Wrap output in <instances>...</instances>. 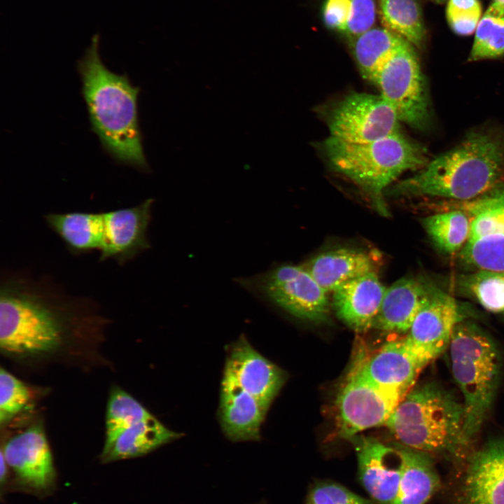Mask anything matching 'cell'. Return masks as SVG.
Masks as SVG:
<instances>
[{
	"label": "cell",
	"mask_w": 504,
	"mask_h": 504,
	"mask_svg": "<svg viewBox=\"0 0 504 504\" xmlns=\"http://www.w3.org/2000/svg\"><path fill=\"white\" fill-rule=\"evenodd\" d=\"M99 41L98 34L94 35L78 62L92 130L116 161L146 169L137 115L139 88L126 75L106 68L99 56Z\"/></svg>",
	"instance_id": "cell-1"
},
{
	"label": "cell",
	"mask_w": 504,
	"mask_h": 504,
	"mask_svg": "<svg viewBox=\"0 0 504 504\" xmlns=\"http://www.w3.org/2000/svg\"><path fill=\"white\" fill-rule=\"evenodd\" d=\"M72 296L43 280L6 276L0 287V346L13 354H39L60 344Z\"/></svg>",
	"instance_id": "cell-2"
},
{
	"label": "cell",
	"mask_w": 504,
	"mask_h": 504,
	"mask_svg": "<svg viewBox=\"0 0 504 504\" xmlns=\"http://www.w3.org/2000/svg\"><path fill=\"white\" fill-rule=\"evenodd\" d=\"M503 174L504 138L487 132H475L400 183L394 191L465 202L500 184Z\"/></svg>",
	"instance_id": "cell-3"
},
{
	"label": "cell",
	"mask_w": 504,
	"mask_h": 504,
	"mask_svg": "<svg viewBox=\"0 0 504 504\" xmlns=\"http://www.w3.org/2000/svg\"><path fill=\"white\" fill-rule=\"evenodd\" d=\"M386 426L400 445L430 456L463 459L469 444L463 432V403L435 383L414 386Z\"/></svg>",
	"instance_id": "cell-4"
},
{
	"label": "cell",
	"mask_w": 504,
	"mask_h": 504,
	"mask_svg": "<svg viewBox=\"0 0 504 504\" xmlns=\"http://www.w3.org/2000/svg\"><path fill=\"white\" fill-rule=\"evenodd\" d=\"M323 147L330 167L368 192L384 216L388 214L383 200L386 188L404 172L428 163L425 149L401 131L363 144L330 136Z\"/></svg>",
	"instance_id": "cell-5"
},
{
	"label": "cell",
	"mask_w": 504,
	"mask_h": 504,
	"mask_svg": "<svg viewBox=\"0 0 504 504\" xmlns=\"http://www.w3.org/2000/svg\"><path fill=\"white\" fill-rule=\"evenodd\" d=\"M448 349L452 374L463 398V432L470 443L495 398L500 374V353L486 332L463 320L456 326Z\"/></svg>",
	"instance_id": "cell-6"
},
{
	"label": "cell",
	"mask_w": 504,
	"mask_h": 504,
	"mask_svg": "<svg viewBox=\"0 0 504 504\" xmlns=\"http://www.w3.org/2000/svg\"><path fill=\"white\" fill-rule=\"evenodd\" d=\"M237 281L298 318L315 323L329 320L328 293L303 265H282Z\"/></svg>",
	"instance_id": "cell-7"
},
{
	"label": "cell",
	"mask_w": 504,
	"mask_h": 504,
	"mask_svg": "<svg viewBox=\"0 0 504 504\" xmlns=\"http://www.w3.org/2000/svg\"><path fill=\"white\" fill-rule=\"evenodd\" d=\"M453 207L464 211L470 220L468 239L458 253L470 271L504 270V185Z\"/></svg>",
	"instance_id": "cell-8"
},
{
	"label": "cell",
	"mask_w": 504,
	"mask_h": 504,
	"mask_svg": "<svg viewBox=\"0 0 504 504\" xmlns=\"http://www.w3.org/2000/svg\"><path fill=\"white\" fill-rule=\"evenodd\" d=\"M400 122L419 130L430 122L425 79L413 45L407 42L386 64L374 83Z\"/></svg>",
	"instance_id": "cell-9"
},
{
	"label": "cell",
	"mask_w": 504,
	"mask_h": 504,
	"mask_svg": "<svg viewBox=\"0 0 504 504\" xmlns=\"http://www.w3.org/2000/svg\"><path fill=\"white\" fill-rule=\"evenodd\" d=\"M400 120L391 104L379 94L352 92L332 109L328 125L331 137L363 144L400 132Z\"/></svg>",
	"instance_id": "cell-10"
},
{
	"label": "cell",
	"mask_w": 504,
	"mask_h": 504,
	"mask_svg": "<svg viewBox=\"0 0 504 504\" xmlns=\"http://www.w3.org/2000/svg\"><path fill=\"white\" fill-rule=\"evenodd\" d=\"M403 398L369 382L353 363L335 402L339 437L352 439L363 430L386 425Z\"/></svg>",
	"instance_id": "cell-11"
},
{
	"label": "cell",
	"mask_w": 504,
	"mask_h": 504,
	"mask_svg": "<svg viewBox=\"0 0 504 504\" xmlns=\"http://www.w3.org/2000/svg\"><path fill=\"white\" fill-rule=\"evenodd\" d=\"M0 453L13 472L12 484L17 489L38 496H45L53 491L56 471L40 425H34L13 436Z\"/></svg>",
	"instance_id": "cell-12"
},
{
	"label": "cell",
	"mask_w": 504,
	"mask_h": 504,
	"mask_svg": "<svg viewBox=\"0 0 504 504\" xmlns=\"http://www.w3.org/2000/svg\"><path fill=\"white\" fill-rule=\"evenodd\" d=\"M450 504H504V438L486 443L466 458Z\"/></svg>",
	"instance_id": "cell-13"
},
{
	"label": "cell",
	"mask_w": 504,
	"mask_h": 504,
	"mask_svg": "<svg viewBox=\"0 0 504 504\" xmlns=\"http://www.w3.org/2000/svg\"><path fill=\"white\" fill-rule=\"evenodd\" d=\"M354 363L369 382L402 397L428 365L404 337L385 343L371 355H358Z\"/></svg>",
	"instance_id": "cell-14"
},
{
	"label": "cell",
	"mask_w": 504,
	"mask_h": 504,
	"mask_svg": "<svg viewBox=\"0 0 504 504\" xmlns=\"http://www.w3.org/2000/svg\"><path fill=\"white\" fill-rule=\"evenodd\" d=\"M463 320L458 302L435 286L404 337L429 364L449 348L454 330Z\"/></svg>",
	"instance_id": "cell-15"
},
{
	"label": "cell",
	"mask_w": 504,
	"mask_h": 504,
	"mask_svg": "<svg viewBox=\"0 0 504 504\" xmlns=\"http://www.w3.org/2000/svg\"><path fill=\"white\" fill-rule=\"evenodd\" d=\"M153 200L116 209L104 214V241L100 260L113 259L124 264L150 248L147 230L151 218Z\"/></svg>",
	"instance_id": "cell-16"
},
{
	"label": "cell",
	"mask_w": 504,
	"mask_h": 504,
	"mask_svg": "<svg viewBox=\"0 0 504 504\" xmlns=\"http://www.w3.org/2000/svg\"><path fill=\"white\" fill-rule=\"evenodd\" d=\"M225 367L267 414L285 383V372L258 352L243 336L231 346Z\"/></svg>",
	"instance_id": "cell-17"
},
{
	"label": "cell",
	"mask_w": 504,
	"mask_h": 504,
	"mask_svg": "<svg viewBox=\"0 0 504 504\" xmlns=\"http://www.w3.org/2000/svg\"><path fill=\"white\" fill-rule=\"evenodd\" d=\"M360 481L379 504H393L398 493L402 460L398 447L374 438L355 440Z\"/></svg>",
	"instance_id": "cell-18"
},
{
	"label": "cell",
	"mask_w": 504,
	"mask_h": 504,
	"mask_svg": "<svg viewBox=\"0 0 504 504\" xmlns=\"http://www.w3.org/2000/svg\"><path fill=\"white\" fill-rule=\"evenodd\" d=\"M266 413L258 400L246 392L225 367L221 382L219 419L225 436L232 441L260 439Z\"/></svg>",
	"instance_id": "cell-19"
},
{
	"label": "cell",
	"mask_w": 504,
	"mask_h": 504,
	"mask_svg": "<svg viewBox=\"0 0 504 504\" xmlns=\"http://www.w3.org/2000/svg\"><path fill=\"white\" fill-rule=\"evenodd\" d=\"M435 286L424 279L412 276L395 281L386 288L372 328L405 335Z\"/></svg>",
	"instance_id": "cell-20"
},
{
	"label": "cell",
	"mask_w": 504,
	"mask_h": 504,
	"mask_svg": "<svg viewBox=\"0 0 504 504\" xmlns=\"http://www.w3.org/2000/svg\"><path fill=\"white\" fill-rule=\"evenodd\" d=\"M386 288L377 272H370L335 290L332 307L346 326L355 331L363 332L372 328Z\"/></svg>",
	"instance_id": "cell-21"
},
{
	"label": "cell",
	"mask_w": 504,
	"mask_h": 504,
	"mask_svg": "<svg viewBox=\"0 0 504 504\" xmlns=\"http://www.w3.org/2000/svg\"><path fill=\"white\" fill-rule=\"evenodd\" d=\"M303 267L327 292H333L345 283L377 272V262L369 253L340 248L318 254Z\"/></svg>",
	"instance_id": "cell-22"
},
{
	"label": "cell",
	"mask_w": 504,
	"mask_h": 504,
	"mask_svg": "<svg viewBox=\"0 0 504 504\" xmlns=\"http://www.w3.org/2000/svg\"><path fill=\"white\" fill-rule=\"evenodd\" d=\"M398 447L402 467L398 493L393 504H425L440 487L431 456L402 445Z\"/></svg>",
	"instance_id": "cell-23"
},
{
	"label": "cell",
	"mask_w": 504,
	"mask_h": 504,
	"mask_svg": "<svg viewBox=\"0 0 504 504\" xmlns=\"http://www.w3.org/2000/svg\"><path fill=\"white\" fill-rule=\"evenodd\" d=\"M181 434L167 428L153 415L125 430L108 446L103 448L102 463L145 455L172 442Z\"/></svg>",
	"instance_id": "cell-24"
},
{
	"label": "cell",
	"mask_w": 504,
	"mask_h": 504,
	"mask_svg": "<svg viewBox=\"0 0 504 504\" xmlns=\"http://www.w3.org/2000/svg\"><path fill=\"white\" fill-rule=\"evenodd\" d=\"M45 220L71 253L101 250L104 241L103 212L48 214Z\"/></svg>",
	"instance_id": "cell-25"
},
{
	"label": "cell",
	"mask_w": 504,
	"mask_h": 504,
	"mask_svg": "<svg viewBox=\"0 0 504 504\" xmlns=\"http://www.w3.org/2000/svg\"><path fill=\"white\" fill-rule=\"evenodd\" d=\"M354 57L363 77L374 83L386 64L407 42L386 27H374L350 39Z\"/></svg>",
	"instance_id": "cell-26"
},
{
	"label": "cell",
	"mask_w": 504,
	"mask_h": 504,
	"mask_svg": "<svg viewBox=\"0 0 504 504\" xmlns=\"http://www.w3.org/2000/svg\"><path fill=\"white\" fill-rule=\"evenodd\" d=\"M422 225L435 246L448 255L458 253L470 232L468 215L456 208L430 215Z\"/></svg>",
	"instance_id": "cell-27"
},
{
	"label": "cell",
	"mask_w": 504,
	"mask_h": 504,
	"mask_svg": "<svg viewBox=\"0 0 504 504\" xmlns=\"http://www.w3.org/2000/svg\"><path fill=\"white\" fill-rule=\"evenodd\" d=\"M377 2L384 27L417 48L424 45L426 27L416 0H377Z\"/></svg>",
	"instance_id": "cell-28"
},
{
	"label": "cell",
	"mask_w": 504,
	"mask_h": 504,
	"mask_svg": "<svg viewBox=\"0 0 504 504\" xmlns=\"http://www.w3.org/2000/svg\"><path fill=\"white\" fill-rule=\"evenodd\" d=\"M459 290L492 313H504V270L470 271L459 276Z\"/></svg>",
	"instance_id": "cell-29"
},
{
	"label": "cell",
	"mask_w": 504,
	"mask_h": 504,
	"mask_svg": "<svg viewBox=\"0 0 504 504\" xmlns=\"http://www.w3.org/2000/svg\"><path fill=\"white\" fill-rule=\"evenodd\" d=\"M504 55V4L492 1L475 29L470 61L494 59Z\"/></svg>",
	"instance_id": "cell-30"
},
{
	"label": "cell",
	"mask_w": 504,
	"mask_h": 504,
	"mask_svg": "<svg viewBox=\"0 0 504 504\" xmlns=\"http://www.w3.org/2000/svg\"><path fill=\"white\" fill-rule=\"evenodd\" d=\"M151 416L132 396L115 388L111 393L108 401L104 447L110 445L122 432L131 426Z\"/></svg>",
	"instance_id": "cell-31"
},
{
	"label": "cell",
	"mask_w": 504,
	"mask_h": 504,
	"mask_svg": "<svg viewBox=\"0 0 504 504\" xmlns=\"http://www.w3.org/2000/svg\"><path fill=\"white\" fill-rule=\"evenodd\" d=\"M27 387L3 368L0 370V421L6 423L20 412L29 400Z\"/></svg>",
	"instance_id": "cell-32"
},
{
	"label": "cell",
	"mask_w": 504,
	"mask_h": 504,
	"mask_svg": "<svg viewBox=\"0 0 504 504\" xmlns=\"http://www.w3.org/2000/svg\"><path fill=\"white\" fill-rule=\"evenodd\" d=\"M482 16L479 0H448L447 22L456 34L468 36L474 32Z\"/></svg>",
	"instance_id": "cell-33"
},
{
	"label": "cell",
	"mask_w": 504,
	"mask_h": 504,
	"mask_svg": "<svg viewBox=\"0 0 504 504\" xmlns=\"http://www.w3.org/2000/svg\"><path fill=\"white\" fill-rule=\"evenodd\" d=\"M307 504H372L370 501L334 483H320L311 491Z\"/></svg>",
	"instance_id": "cell-34"
},
{
	"label": "cell",
	"mask_w": 504,
	"mask_h": 504,
	"mask_svg": "<svg viewBox=\"0 0 504 504\" xmlns=\"http://www.w3.org/2000/svg\"><path fill=\"white\" fill-rule=\"evenodd\" d=\"M377 18L375 0H351L350 18L344 34L353 38L374 27Z\"/></svg>",
	"instance_id": "cell-35"
},
{
	"label": "cell",
	"mask_w": 504,
	"mask_h": 504,
	"mask_svg": "<svg viewBox=\"0 0 504 504\" xmlns=\"http://www.w3.org/2000/svg\"><path fill=\"white\" fill-rule=\"evenodd\" d=\"M351 10V0H325L322 18L326 27L345 33Z\"/></svg>",
	"instance_id": "cell-36"
},
{
	"label": "cell",
	"mask_w": 504,
	"mask_h": 504,
	"mask_svg": "<svg viewBox=\"0 0 504 504\" xmlns=\"http://www.w3.org/2000/svg\"><path fill=\"white\" fill-rule=\"evenodd\" d=\"M429 1H431L435 2V3H436V4H444V3L448 1V0H429Z\"/></svg>",
	"instance_id": "cell-37"
},
{
	"label": "cell",
	"mask_w": 504,
	"mask_h": 504,
	"mask_svg": "<svg viewBox=\"0 0 504 504\" xmlns=\"http://www.w3.org/2000/svg\"><path fill=\"white\" fill-rule=\"evenodd\" d=\"M494 1H498V2H500V3H502V4H504V0H494Z\"/></svg>",
	"instance_id": "cell-38"
}]
</instances>
